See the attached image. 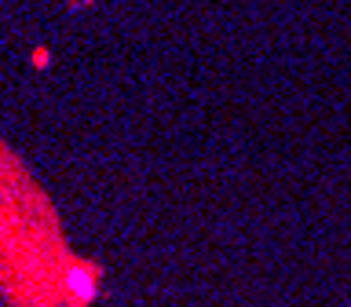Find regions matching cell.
Instances as JSON below:
<instances>
[{"instance_id":"6da1fadb","label":"cell","mask_w":351,"mask_h":307,"mask_svg":"<svg viewBox=\"0 0 351 307\" xmlns=\"http://www.w3.org/2000/svg\"><path fill=\"white\" fill-rule=\"evenodd\" d=\"M66 289H70V296L77 304H92L95 300V271L92 267H70Z\"/></svg>"}]
</instances>
